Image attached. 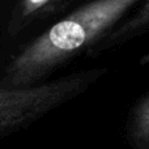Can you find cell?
Wrapping results in <instances>:
<instances>
[{"instance_id": "obj_2", "label": "cell", "mask_w": 149, "mask_h": 149, "mask_svg": "<svg viewBox=\"0 0 149 149\" xmlns=\"http://www.w3.org/2000/svg\"><path fill=\"white\" fill-rule=\"evenodd\" d=\"M107 73V68H89L46 82L22 88L0 89V139L21 132L79 98Z\"/></svg>"}, {"instance_id": "obj_1", "label": "cell", "mask_w": 149, "mask_h": 149, "mask_svg": "<svg viewBox=\"0 0 149 149\" xmlns=\"http://www.w3.org/2000/svg\"><path fill=\"white\" fill-rule=\"evenodd\" d=\"M140 0H93L15 52L0 68V89H22L50 80L82 51L93 50Z\"/></svg>"}, {"instance_id": "obj_5", "label": "cell", "mask_w": 149, "mask_h": 149, "mask_svg": "<svg viewBox=\"0 0 149 149\" xmlns=\"http://www.w3.org/2000/svg\"><path fill=\"white\" fill-rule=\"evenodd\" d=\"M52 0H21L20 3V20H26L30 18L33 16H36V13H38L39 10H42L47 4H50Z\"/></svg>"}, {"instance_id": "obj_4", "label": "cell", "mask_w": 149, "mask_h": 149, "mask_svg": "<svg viewBox=\"0 0 149 149\" xmlns=\"http://www.w3.org/2000/svg\"><path fill=\"white\" fill-rule=\"evenodd\" d=\"M147 29H149V0H144L136 15H134L124 24L114 29L101 43H98L94 49L90 50L89 54H97L106 49L123 43V42L141 34Z\"/></svg>"}, {"instance_id": "obj_3", "label": "cell", "mask_w": 149, "mask_h": 149, "mask_svg": "<svg viewBox=\"0 0 149 149\" xmlns=\"http://www.w3.org/2000/svg\"><path fill=\"white\" fill-rule=\"evenodd\" d=\"M124 136L130 149H149V92L143 94L130 109Z\"/></svg>"}]
</instances>
